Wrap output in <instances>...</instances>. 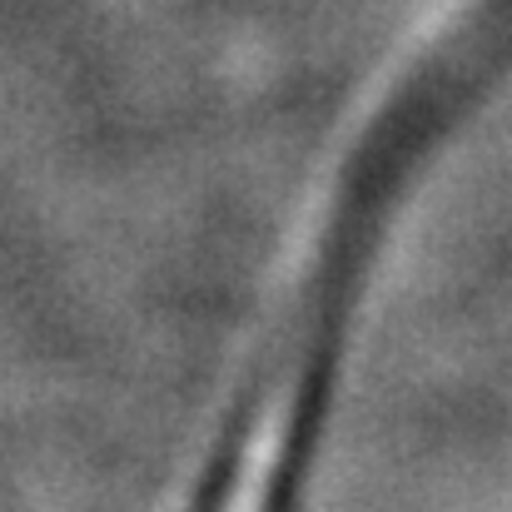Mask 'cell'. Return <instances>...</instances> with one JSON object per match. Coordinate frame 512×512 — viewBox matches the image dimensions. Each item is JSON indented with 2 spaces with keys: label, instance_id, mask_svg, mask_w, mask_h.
<instances>
[{
  "label": "cell",
  "instance_id": "1",
  "mask_svg": "<svg viewBox=\"0 0 512 512\" xmlns=\"http://www.w3.org/2000/svg\"><path fill=\"white\" fill-rule=\"evenodd\" d=\"M274 453H279V443H274V438H259V443H254V458H249V468H244V478H239V493H234V508L229 512H264Z\"/></svg>",
  "mask_w": 512,
  "mask_h": 512
}]
</instances>
